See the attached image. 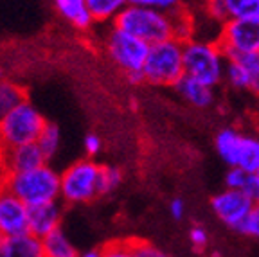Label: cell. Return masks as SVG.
I'll list each match as a JSON object with an SVG mask.
<instances>
[{"label":"cell","mask_w":259,"mask_h":257,"mask_svg":"<svg viewBox=\"0 0 259 257\" xmlns=\"http://www.w3.org/2000/svg\"><path fill=\"white\" fill-rule=\"evenodd\" d=\"M173 89L177 90L178 96L182 97L186 103H189L191 106H196V108H209L214 103V89L202 83V81L194 79V77L187 76V74H184L177 81Z\"/></svg>","instance_id":"9a60e30c"},{"label":"cell","mask_w":259,"mask_h":257,"mask_svg":"<svg viewBox=\"0 0 259 257\" xmlns=\"http://www.w3.org/2000/svg\"><path fill=\"white\" fill-rule=\"evenodd\" d=\"M238 167H243L248 173H255L259 169V139L252 135H245L243 148L239 153Z\"/></svg>","instance_id":"44dd1931"},{"label":"cell","mask_w":259,"mask_h":257,"mask_svg":"<svg viewBox=\"0 0 259 257\" xmlns=\"http://www.w3.org/2000/svg\"><path fill=\"white\" fill-rule=\"evenodd\" d=\"M238 232L254 237V239H259V203H255L252 207L250 214L247 216V220L243 221V225L238 229Z\"/></svg>","instance_id":"f1b7e54d"},{"label":"cell","mask_w":259,"mask_h":257,"mask_svg":"<svg viewBox=\"0 0 259 257\" xmlns=\"http://www.w3.org/2000/svg\"><path fill=\"white\" fill-rule=\"evenodd\" d=\"M169 212L175 220H182L186 216V201L180 200V198H175L169 203Z\"/></svg>","instance_id":"d6a6232c"},{"label":"cell","mask_w":259,"mask_h":257,"mask_svg":"<svg viewBox=\"0 0 259 257\" xmlns=\"http://www.w3.org/2000/svg\"><path fill=\"white\" fill-rule=\"evenodd\" d=\"M227 53L220 41L189 38L184 41V68L186 74L209 87H218L225 79Z\"/></svg>","instance_id":"277c9868"},{"label":"cell","mask_w":259,"mask_h":257,"mask_svg":"<svg viewBox=\"0 0 259 257\" xmlns=\"http://www.w3.org/2000/svg\"><path fill=\"white\" fill-rule=\"evenodd\" d=\"M132 246H134V252L137 257H167L166 253L158 250L155 245L148 241H142V239H130Z\"/></svg>","instance_id":"f546056e"},{"label":"cell","mask_w":259,"mask_h":257,"mask_svg":"<svg viewBox=\"0 0 259 257\" xmlns=\"http://www.w3.org/2000/svg\"><path fill=\"white\" fill-rule=\"evenodd\" d=\"M189 239L193 243L194 248H205L207 243H209V236H207V230L202 225H194L189 230Z\"/></svg>","instance_id":"4dcf8cb0"},{"label":"cell","mask_w":259,"mask_h":257,"mask_svg":"<svg viewBox=\"0 0 259 257\" xmlns=\"http://www.w3.org/2000/svg\"><path fill=\"white\" fill-rule=\"evenodd\" d=\"M220 45L227 53V58L259 51V15L250 18L229 20L222 24L218 36Z\"/></svg>","instance_id":"ba28073f"},{"label":"cell","mask_w":259,"mask_h":257,"mask_svg":"<svg viewBox=\"0 0 259 257\" xmlns=\"http://www.w3.org/2000/svg\"><path fill=\"white\" fill-rule=\"evenodd\" d=\"M207 15L220 24L259 15V0H205Z\"/></svg>","instance_id":"4fadbf2b"},{"label":"cell","mask_w":259,"mask_h":257,"mask_svg":"<svg viewBox=\"0 0 259 257\" xmlns=\"http://www.w3.org/2000/svg\"><path fill=\"white\" fill-rule=\"evenodd\" d=\"M254 205V200L245 191L238 189H225L214 194L210 200V207L218 220L227 227H231L232 230H238L243 225V221L247 220Z\"/></svg>","instance_id":"9c48e42d"},{"label":"cell","mask_w":259,"mask_h":257,"mask_svg":"<svg viewBox=\"0 0 259 257\" xmlns=\"http://www.w3.org/2000/svg\"><path fill=\"white\" fill-rule=\"evenodd\" d=\"M243 139H245V133L238 132L236 128H223L216 135L214 148L218 151L220 158L229 167H238L239 153H241L243 148Z\"/></svg>","instance_id":"e0dca14e"},{"label":"cell","mask_w":259,"mask_h":257,"mask_svg":"<svg viewBox=\"0 0 259 257\" xmlns=\"http://www.w3.org/2000/svg\"><path fill=\"white\" fill-rule=\"evenodd\" d=\"M47 164V158L38 148L36 142L24 146H15V148L0 149V165H2V175L22 173L29 169L40 167Z\"/></svg>","instance_id":"8fae6325"},{"label":"cell","mask_w":259,"mask_h":257,"mask_svg":"<svg viewBox=\"0 0 259 257\" xmlns=\"http://www.w3.org/2000/svg\"><path fill=\"white\" fill-rule=\"evenodd\" d=\"M103 47H105V53L110 58V61L121 72H124L126 79L130 83H144L142 68H144L146 58H148V53H150V44H146L141 38L112 25L110 31L106 32Z\"/></svg>","instance_id":"3957f363"},{"label":"cell","mask_w":259,"mask_h":257,"mask_svg":"<svg viewBox=\"0 0 259 257\" xmlns=\"http://www.w3.org/2000/svg\"><path fill=\"white\" fill-rule=\"evenodd\" d=\"M254 173H248L243 167H229L225 175V185L227 189H238L245 191L248 187V184L252 182Z\"/></svg>","instance_id":"4316f807"},{"label":"cell","mask_w":259,"mask_h":257,"mask_svg":"<svg viewBox=\"0 0 259 257\" xmlns=\"http://www.w3.org/2000/svg\"><path fill=\"white\" fill-rule=\"evenodd\" d=\"M0 184L29 207L60 200L61 196V173L49 164L22 173L2 175Z\"/></svg>","instance_id":"7a4b0ae2"},{"label":"cell","mask_w":259,"mask_h":257,"mask_svg":"<svg viewBox=\"0 0 259 257\" xmlns=\"http://www.w3.org/2000/svg\"><path fill=\"white\" fill-rule=\"evenodd\" d=\"M24 101H27V92L22 84L9 79H0V119L16 106H20Z\"/></svg>","instance_id":"d6986e66"},{"label":"cell","mask_w":259,"mask_h":257,"mask_svg":"<svg viewBox=\"0 0 259 257\" xmlns=\"http://www.w3.org/2000/svg\"><path fill=\"white\" fill-rule=\"evenodd\" d=\"M130 4L142 6V8H151V9H157V11L171 13V15L186 9L184 0H130Z\"/></svg>","instance_id":"484cf974"},{"label":"cell","mask_w":259,"mask_h":257,"mask_svg":"<svg viewBox=\"0 0 259 257\" xmlns=\"http://www.w3.org/2000/svg\"><path fill=\"white\" fill-rule=\"evenodd\" d=\"M122 182V173L119 167L113 165H101L99 175V196H108L117 189Z\"/></svg>","instance_id":"d4e9b609"},{"label":"cell","mask_w":259,"mask_h":257,"mask_svg":"<svg viewBox=\"0 0 259 257\" xmlns=\"http://www.w3.org/2000/svg\"><path fill=\"white\" fill-rule=\"evenodd\" d=\"M29 232V205L0 184V236Z\"/></svg>","instance_id":"30bf717a"},{"label":"cell","mask_w":259,"mask_h":257,"mask_svg":"<svg viewBox=\"0 0 259 257\" xmlns=\"http://www.w3.org/2000/svg\"><path fill=\"white\" fill-rule=\"evenodd\" d=\"M231 58H238L243 63V67H245V70L248 74V92L259 97V51L257 53L239 54V56Z\"/></svg>","instance_id":"cb8c5ba5"},{"label":"cell","mask_w":259,"mask_h":257,"mask_svg":"<svg viewBox=\"0 0 259 257\" xmlns=\"http://www.w3.org/2000/svg\"><path fill=\"white\" fill-rule=\"evenodd\" d=\"M225 81L236 90H248V74L238 58H229L227 60Z\"/></svg>","instance_id":"603a6c76"},{"label":"cell","mask_w":259,"mask_h":257,"mask_svg":"<svg viewBox=\"0 0 259 257\" xmlns=\"http://www.w3.org/2000/svg\"><path fill=\"white\" fill-rule=\"evenodd\" d=\"M45 257H77L79 252L61 229L54 230L41 239Z\"/></svg>","instance_id":"ac0fdd59"},{"label":"cell","mask_w":259,"mask_h":257,"mask_svg":"<svg viewBox=\"0 0 259 257\" xmlns=\"http://www.w3.org/2000/svg\"><path fill=\"white\" fill-rule=\"evenodd\" d=\"M61 220H63V207L60 200L29 207V232L40 239L61 229Z\"/></svg>","instance_id":"7c38bea8"},{"label":"cell","mask_w":259,"mask_h":257,"mask_svg":"<svg viewBox=\"0 0 259 257\" xmlns=\"http://www.w3.org/2000/svg\"><path fill=\"white\" fill-rule=\"evenodd\" d=\"M101 252H103V257H137L130 239L106 243L101 248Z\"/></svg>","instance_id":"83f0119b"},{"label":"cell","mask_w":259,"mask_h":257,"mask_svg":"<svg viewBox=\"0 0 259 257\" xmlns=\"http://www.w3.org/2000/svg\"><path fill=\"white\" fill-rule=\"evenodd\" d=\"M85 151L89 157H96V155H99V151L103 149V142L101 139L97 135H94V133H90V135L85 137Z\"/></svg>","instance_id":"1f68e13d"},{"label":"cell","mask_w":259,"mask_h":257,"mask_svg":"<svg viewBox=\"0 0 259 257\" xmlns=\"http://www.w3.org/2000/svg\"><path fill=\"white\" fill-rule=\"evenodd\" d=\"M144 83L155 87H175L177 81L186 74L184 68V41L171 38L166 41L150 45V53L146 58Z\"/></svg>","instance_id":"5b68a950"},{"label":"cell","mask_w":259,"mask_h":257,"mask_svg":"<svg viewBox=\"0 0 259 257\" xmlns=\"http://www.w3.org/2000/svg\"><path fill=\"white\" fill-rule=\"evenodd\" d=\"M113 25L141 38L150 45L171 40V38H178L182 41L193 38L191 16L186 13V9L171 15V13L157 11L151 8L130 4L115 18Z\"/></svg>","instance_id":"6da1fadb"},{"label":"cell","mask_w":259,"mask_h":257,"mask_svg":"<svg viewBox=\"0 0 259 257\" xmlns=\"http://www.w3.org/2000/svg\"><path fill=\"white\" fill-rule=\"evenodd\" d=\"M0 257H45L41 239L31 232L0 236Z\"/></svg>","instance_id":"5bb4252c"},{"label":"cell","mask_w":259,"mask_h":257,"mask_svg":"<svg viewBox=\"0 0 259 257\" xmlns=\"http://www.w3.org/2000/svg\"><path fill=\"white\" fill-rule=\"evenodd\" d=\"M0 79H4V68H2V65H0Z\"/></svg>","instance_id":"e575fe53"},{"label":"cell","mask_w":259,"mask_h":257,"mask_svg":"<svg viewBox=\"0 0 259 257\" xmlns=\"http://www.w3.org/2000/svg\"><path fill=\"white\" fill-rule=\"evenodd\" d=\"M47 119L29 101L0 119V149L32 144L38 141Z\"/></svg>","instance_id":"8992f818"},{"label":"cell","mask_w":259,"mask_h":257,"mask_svg":"<svg viewBox=\"0 0 259 257\" xmlns=\"http://www.w3.org/2000/svg\"><path fill=\"white\" fill-rule=\"evenodd\" d=\"M54 8L77 31H89L96 24L87 0H54Z\"/></svg>","instance_id":"2e32d148"},{"label":"cell","mask_w":259,"mask_h":257,"mask_svg":"<svg viewBox=\"0 0 259 257\" xmlns=\"http://www.w3.org/2000/svg\"><path fill=\"white\" fill-rule=\"evenodd\" d=\"M77 257H103V252H101V248L99 250H87V252L79 253Z\"/></svg>","instance_id":"836d02e7"},{"label":"cell","mask_w":259,"mask_h":257,"mask_svg":"<svg viewBox=\"0 0 259 257\" xmlns=\"http://www.w3.org/2000/svg\"><path fill=\"white\" fill-rule=\"evenodd\" d=\"M254 177H255V180L259 182V169H257V171H255V173H254Z\"/></svg>","instance_id":"d590c367"},{"label":"cell","mask_w":259,"mask_h":257,"mask_svg":"<svg viewBox=\"0 0 259 257\" xmlns=\"http://www.w3.org/2000/svg\"><path fill=\"white\" fill-rule=\"evenodd\" d=\"M101 164L94 160H77L61 173V196L65 203L81 205L99 196Z\"/></svg>","instance_id":"52a82bcc"},{"label":"cell","mask_w":259,"mask_h":257,"mask_svg":"<svg viewBox=\"0 0 259 257\" xmlns=\"http://www.w3.org/2000/svg\"><path fill=\"white\" fill-rule=\"evenodd\" d=\"M96 24L103 22H115L119 15L130 6V0H87Z\"/></svg>","instance_id":"ffe728a7"},{"label":"cell","mask_w":259,"mask_h":257,"mask_svg":"<svg viewBox=\"0 0 259 257\" xmlns=\"http://www.w3.org/2000/svg\"><path fill=\"white\" fill-rule=\"evenodd\" d=\"M36 144H38V148L41 149V153L45 155V158H47V160H51V158H53L54 155L58 153L60 144H61L60 128H58L56 124H53V122L47 121V124L44 126L40 137H38Z\"/></svg>","instance_id":"7402d4cb"}]
</instances>
